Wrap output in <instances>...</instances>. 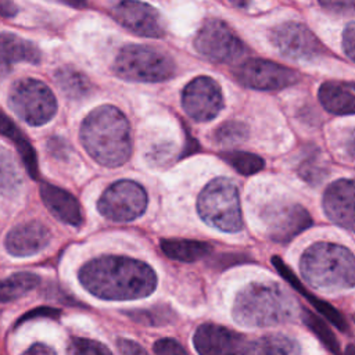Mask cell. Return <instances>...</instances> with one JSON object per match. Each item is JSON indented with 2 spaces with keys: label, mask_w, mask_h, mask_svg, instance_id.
I'll list each match as a JSON object with an SVG mask.
<instances>
[{
  "label": "cell",
  "mask_w": 355,
  "mask_h": 355,
  "mask_svg": "<svg viewBox=\"0 0 355 355\" xmlns=\"http://www.w3.org/2000/svg\"><path fill=\"white\" fill-rule=\"evenodd\" d=\"M79 282L94 297L126 301L150 295L157 286V275L150 265L141 261L104 255L80 268Z\"/></svg>",
  "instance_id": "cell-1"
},
{
  "label": "cell",
  "mask_w": 355,
  "mask_h": 355,
  "mask_svg": "<svg viewBox=\"0 0 355 355\" xmlns=\"http://www.w3.org/2000/svg\"><path fill=\"white\" fill-rule=\"evenodd\" d=\"M80 141L89 155L110 168L125 164L132 154L130 126L119 108H94L80 125Z\"/></svg>",
  "instance_id": "cell-2"
},
{
  "label": "cell",
  "mask_w": 355,
  "mask_h": 355,
  "mask_svg": "<svg viewBox=\"0 0 355 355\" xmlns=\"http://www.w3.org/2000/svg\"><path fill=\"white\" fill-rule=\"evenodd\" d=\"M300 316V305L280 284L251 283L234 300L233 318L247 327H270L293 322Z\"/></svg>",
  "instance_id": "cell-3"
},
{
  "label": "cell",
  "mask_w": 355,
  "mask_h": 355,
  "mask_svg": "<svg viewBox=\"0 0 355 355\" xmlns=\"http://www.w3.org/2000/svg\"><path fill=\"white\" fill-rule=\"evenodd\" d=\"M300 269L302 277L315 288L333 291L354 287L355 259L347 247L316 243L304 251Z\"/></svg>",
  "instance_id": "cell-4"
},
{
  "label": "cell",
  "mask_w": 355,
  "mask_h": 355,
  "mask_svg": "<svg viewBox=\"0 0 355 355\" xmlns=\"http://www.w3.org/2000/svg\"><path fill=\"white\" fill-rule=\"evenodd\" d=\"M114 72L130 82L154 83L171 79L176 72L172 57L147 44L123 46L112 65Z\"/></svg>",
  "instance_id": "cell-5"
},
{
  "label": "cell",
  "mask_w": 355,
  "mask_h": 355,
  "mask_svg": "<svg viewBox=\"0 0 355 355\" xmlns=\"http://www.w3.org/2000/svg\"><path fill=\"white\" fill-rule=\"evenodd\" d=\"M197 209L205 223L222 232L234 233L243 227L239 190L230 179L211 180L198 196Z\"/></svg>",
  "instance_id": "cell-6"
},
{
  "label": "cell",
  "mask_w": 355,
  "mask_h": 355,
  "mask_svg": "<svg viewBox=\"0 0 355 355\" xmlns=\"http://www.w3.org/2000/svg\"><path fill=\"white\" fill-rule=\"evenodd\" d=\"M8 104L22 121L32 126L49 122L57 111L53 92L42 80L33 78H24L12 85Z\"/></svg>",
  "instance_id": "cell-7"
},
{
  "label": "cell",
  "mask_w": 355,
  "mask_h": 355,
  "mask_svg": "<svg viewBox=\"0 0 355 355\" xmlns=\"http://www.w3.org/2000/svg\"><path fill=\"white\" fill-rule=\"evenodd\" d=\"M196 50L214 62H233L240 60L247 47L236 32L218 18L204 21L194 37Z\"/></svg>",
  "instance_id": "cell-8"
},
{
  "label": "cell",
  "mask_w": 355,
  "mask_h": 355,
  "mask_svg": "<svg viewBox=\"0 0 355 355\" xmlns=\"http://www.w3.org/2000/svg\"><path fill=\"white\" fill-rule=\"evenodd\" d=\"M146 207V190L128 179L112 183L97 202L100 214L114 222H130L143 215Z\"/></svg>",
  "instance_id": "cell-9"
},
{
  "label": "cell",
  "mask_w": 355,
  "mask_h": 355,
  "mask_svg": "<svg viewBox=\"0 0 355 355\" xmlns=\"http://www.w3.org/2000/svg\"><path fill=\"white\" fill-rule=\"evenodd\" d=\"M234 78L240 85L257 90H280L300 80L297 71L261 58L241 62L234 69Z\"/></svg>",
  "instance_id": "cell-10"
},
{
  "label": "cell",
  "mask_w": 355,
  "mask_h": 355,
  "mask_svg": "<svg viewBox=\"0 0 355 355\" xmlns=\"http://www.w3.org/2000/svg\"><path fill=\"white\" fill-rule=\"evenodd\" d=\"M270 42L279 53L291 60L309 61L324 53V46L315 33L306 25L295 21L275 26L270 32Z\"/></svg>",
  "instance_id": "cell-11"
},
{
  "label": "cell",
  "mask_w": 355,
  "mask_h": 355,
  "mask_svg": "<svg viewBox=\"0 0 355 355\" xmlns=\"http://www.w3.org/2000/svg\"><path fill=\"white\" fill-rule=\"evenodd\" d=\"M112 18L135 35L162 37L165 22L157 8L140 0H118L111 7Z\"/></svg>",
  "instance_id": "cell-12"
},
{
  "label": "cell",
  "mask_w": 355,
  "mask_h": 355,
  "mask_svg": "<svg viewBox=\"0 0 355 355\" xmlns=\"http://www.w3.org/2000/svg\"><path fill=\"white\" fill-rule=\"evenodd\" d=\"M182 105L191 119L211 121L223 108L222 89L212 78L197 76L183 89Z\"/></svg>",
  "instance_id": "cell-13"
},
{
  "label": "cell",
  "mask_w": 355,
  "mask_h": 355,
  "mask_svg": "<svg viewBox=\"0 0 355 355\" xmlns=\"http://www.w3.org/2000/svg\"><path fill=\"white\" fill-rule=\"evenodd\" d=\"M262 216L269 237L276 243H288L312 225L309 212L295 202H273Z\"/></svg>",
  "instance_id": "cell-14"
},
{
  "label": "cell",
  "mask_w": 355,
  "mask_h": 355,
  "mask_svg": "<svg viewBox=\"0 0 355 355\" xmlns=\"http://www.w3.org/2000/svg\"><path fill=\"white\" fill-rule=\"evenodd\" d=\"M194 347L204 355H222V354H247L248 341L244 336L227 327L204 323L193 337Z\"/></svg>",
  "instance_id": "cell-15"
},
{
  "label": "cell",
  "mask_w": 355,
  "mask_h": 355,
  "mask_svg": "<svg viewBox=\"0 0 355 355\" xmlns=\"http://www.w3.org/2000/svg\"><path fill=\"white\" fill-rule=\"evenodd\" d=\"M323 209L333 223L354 232V180L340 179L331 183L323 196Z\"/></svg>",
  "instance_id": "cell-16"
},
{
  "label": "cell",
  "mask_w": 355,
  "mask_h": 355,
  "mask_svg": "<svg viewBox=\"0 0 355 355\" xmlns=\"http://www.w3.org/2000/svg\"><path fill=\"white\" fill-rule=\"evenodd\" d=\"M51 234L46 225L32 220L14 229L6 237V248L15 257H29L42 251L50 243Z\"/></svg>",
  "instance_id": "cell-17"
},
{
  "label": "cell",
  "mask_w": 355,
  "mask_h": 355,
  "mask_svg": "<svg viewBox=\"0 0 355 355\" xmlns=\"http://www.w3.org/2000/svg\"><path fill=\"white\" fill-rule=\"evenodd\" d=\"M40 197L46 208L58 220L71 226H79L83 222L82 208L69 191L50 183H42Z\"/></svg>",
  "instance_id": "cell-18"
},
{
  "label": "cell",
  "mask_w": 355,
  "mask_h": 355,
  "mask_svg": "<svg viewBox=\"0 0 355 355\" xmlns=\"http://www.w3.org/2000/svg\"><path fill=\"white\" fill-rule=\"evenodd\" d=\"M318 96L323 108L329 112L351 115L355 111V89L352 82H326L320 86Z\"/></svg>",
  "instance_id": "cell-19"
},
{
  "label": "cell",
  "mask_w": 355,
  "mask_h": 355,
  "mask_svg": "<svg viewBox=\"0 0 355 355\" xmlns=\"http://www.w3.org/2000/svg\"><path fill=\"white\" fill-rule=\"evenodd\" d=\"M0 58L6 62H29L39 64L42 53L37 46L18 35L10 32L0 33Z\"/></svg>",
  "instance_id": "cell-20"
},
{
  "label": "cell",
  "mask_w": 355,
  "mask_h": 355,
  "mask_svg": "<svg viewBox=\"0 0 355 355\" xmlns=\"http://www.w3.org/2000/svg\"><path fill=\"white\" fill-rule=\"evenodd\" d=\"M0 135L7 136L10 140L14 141L28 173L31 175L32 179H37L39 166H37L36 153L32 144L28 141V139L24 136L19 128L1 110H0Z\"/></svg>",
  "instance_id": "cell-21"
},
{
  "label": "cell",
  "mask_w": 355,
  "mask_h": 355,
  "mask_svg": "<svg viewBox=\"0 0 355 355\" xmlns=\"http://www.w3.org/2000/svg\"><path fill=\"white\" fill-rule=\"evenodd\" d=\"M159 245L168 258L180 262L198 261L212 251L208 243L187 239H162Z\"/></svg>",
  "instance_id": "cell-22"
},
{
  "label": "cell",
  "mask_w": 355,
  "mask_h": 355,
  "mask_svg": "<svg viewBox=\"0 0 355 355\" xmlns=\"http://www.w3.org/2000/svg\"><path fill=\"white\" fill-rule=\"evenodd\" d=\"M272 262H273L275 268L282 273V276H284V279H286L287 282H290L298 291H301L305 297H308V300L315 305V308H316L331 324H334L340 331H347V330H348V324H347L344 316H343L336 308H333L330 304H327V302L319 300V298L315 297L313 294L306 293V290H305L304 286L300 283V280L297 279V276L291 272V269H288V268L282 262V259H279V258L275 257V258H272Z\"/></svg>",
  "instance_id": "cell-23"
},
{
  "label": "cell",
  "mask_w": 355,
  "mask_h": 355,
  "mask_svg": "<svg viewBox=\"0 0 355 355\" xmlns=\"http://www.w3.org/2000/svg\"><path fill=\"white\" fill-rule=\"evenodd\" d=\"M55 83L61 92L73 100L86 97L92 90L89 78L72 67H61L54 73Z\"/></svg>",
  "instance_id": "cell-24"
},
{
  "label": "cell",
  "mask_w": 355,
  "mask_h": 355,
  "mask_svg": "<svg viewBox=\"0 0 355 355\" xmlns=\"http://www.w3.org/2000/svg\"><path fill=\"white\" fill-rule=\"evenodd\" d=\"M40 283V277L35 273L19 272L0 280V302L17 300Z\"/></svg>",
  "instance_id": "cell-25"
},
{
  "label": "cell",
  "mask_w": 355,
  "mask_h": 355,
  "mask_svg": "<svg viewBox=\"0 0 355 355\" xmlns=\"http://www.w3.org/2000/svg\"><path fill=\"white\" fill-rule=\"evenodd\" d=\"M21 184L22 176L14 155L10 150L0 147V194H15Z\"/></svg>",
  "instance_id": "cell-26"
},
{
  "label": "cell",
  "mask_w": 355,
  "mask_h": 355,
  "mask_svg": "<svg viewBox=\"0 0 355 355\" xmlns=\"http://www.w3.org/2000/svg\"><path fill=\"white\" fill-rule=\"evenodd\" d=\"M300 347L295 341L286 336L280 334H272V336H263L252 343H248L247 354H298Z\"/></svg>",
  "instance_id": "cell-27"
},
{
  "label": "cell",
  "mask_w": 355,
  "mask_h": 355,
  "mask_svg": "<svg viewBox=\"0 0 355 355\" xmlns=\"http://www.w3.org/2000/svg\"><path fill=\"white\" fill-rule=\"evenodd\" d=\"M220 158L225 159L240 175L245 176L254 175L263 168V159L259 155L247 151H223Z\"/></svg>",
  "instance_id": "cell-28"
},
{
  "label": "cell",
  "mask_w": 355,
  "mask_h": 355,
  "mask_svg": "<svg viewBox=\"0 0 355 355\" xmlns=\"http://www.w3.org/2000/svg\"><path fill=\"white\" fill-rule=\"evenodd\" d=\"M302 322L316 334V337L322 341V344L333 354H340V345L337 338L334 337L333 331L329 329V326L315 313H312L308 309H302L300 312Z\"/></svg>",
  "instance_id": "cell-29"
},
{
  "label": "cell",
  "mask_w": 355,
  "mask_h": 355,
  "mask_svg": "<svg viewBox=\"0 0 355 355\" xmlns=\"http://www.w3.org/2000/svg\"><path fill=\"white\" fill-rule=\"evenodd\" d=\"M128 316L135 322L147 326H162L172 323V320L175 319L173 311L166 305H157L146 309H135L132 312H128Z\"/></svg>",
  "instance_id": "cell-30"
},
{
  "label": "cell",
  "mask_w": 355,
  "mask_h": 355,
  "mask_svg": "<svg viewBox=\"0 0 355 355\" xmlns=\"http://www.w3.org/2000/svg\"><path fill=\"white\" fill-rule=\"evenodd\" d=\"M248 126L240 121H227L222 123L214 135V139L220 146H237L247 140Z\"/></svg>",
  "instance_id": "cell-31"
},
{
  "label": "cell",
  "mask_w": 355,
  "mask_h": 355,
  "mask_svg": "<svg viewBox=\"0 0 355 355\" xmlns=\"http://www.w3.org/2000/svg\"><path fill=\"white\" fill-rule=\"evenodd\" d=\"M68 352L75 354V355H92V354L101 355V354H110L111 351L104 344L97 343L94 340L73 337L69 341Z\"/></svg>",
  "instance_id": "cell-32"
},
{
  "label": "cell",
  "mask_w": 355,
  "mask_h": 355,
  "mask_svg": "<svg viewBox=\"0 0 355 355\" xmlns=\"http://www.w3.org/2000/svg\"><path fill=\"white\" fill-rule=\"evenodd\" d=\"M155 354L168 355V354H186V349L173 338H161L154 343L153 347Z\"/></svg>",
  "instance_id": "cell-33"
},
{
  "label": "cell",
  "mask_w": 355,
  "mask_h": 355,
  "mask_svg": "<svg viewBox=\"0 0 355 355\" xmlns=\"http://www.w3.org/2000/svg\"><path fill=\"white\" fill-rule=\"evenodd\" d=\"M354 39H355V25L351 21L347 24L343 32V50L349 60H354V53H355Z\"/></svg>",
  "instance_id": "cell-34"
},
{
  "label": "cell",
  "mask_w": 355,
  "mask_h": 355,
  "mask_svg": "<svg viewBox=\"0 0 355 355\" xmlns=\"http://www.w3.org/2000/svg\"><path fill=\"white\" fill-rule=\"evenodd\" d=\"M319 4L331 12H348L354 8V0H319Z\"/></svg>",
  "instance_id": "cell-35"
},
{
  "label": "cell",
  "mask_w": 355,
  "mask_h": 355,
  "mask_svg": "<svg viewBox=\"0 0 355 355\" xmlns=\"http://www.w3.org/2000/svg\"><path fill=\"white\" fill-rule=\"evenodd\" d=\"M118 351L126 355H136V354H146V348H143L139 343L126 340V338H119L116 341Z\"/></svg>",
  "instance_id": "cell-36"
},
{
  "label": "cell",
  "mask_w": 355,
  "mask_h": 355,
  "mask_svg": "<svg viewBox=\"0 0 355 355\" xmlns=\"http://www.w3.org/2000/svg\"><path fill=\"white\" fill-rule=\"evenodd\" d=\"M60 315V311L58 309H54V308H49V306H42V308H36V309H32L31 312L25 313L19 320H18V324H21L22 322L28 320V319H32V318H37V316H47V318H58Z\"/></svg>",
  "instance_id": "cell-37"
},
{
  "label": "cell",
  "mask_w": 355,
  "mask_h": 355,
  "mask_svg": "<svg viewBox=\"0 0 355 355\" xmlns=\"http://www.w3.org/2000/svg\"><path fill=\"white\" fill-rule=\"evenodd\" d=\"M18 12V7L12 0H0V15L4 18H12Z\"/></svg>",
  "instance_id": "cell-38"
},
{
  "label": "cell",
  "mask_w": 355,
  "mask_h": 355,
  "mask_svg": "<svg viewBox=\"0 0 355 355\" xmlns=\"http://www.w3.org/2000/svg\"><path fill=\"white\" fill-rule=\"evenodd\" d=\"M55 351L50 347H47L46 344H33L31 348H28L25 351V354H35V355H39V354H44V355H49V354H54Z\"/></svg>",
  "instance_id": "cell-39"
},
{
  "label": "cell",
  "mask_w": 355,
  "mask_h": 355,
  "mask_svg": "<svg viewBox=\"0 0 355 355\" xmlns=\"http://www.w3.org/2000/svg\"><path fill=\"white\" fill-rule=\"evenodd\" d=\"M57 1L64 3V4H67L69 7H73V8H83L87 4L86 0H57Z\"/></svg>",
  "instance_id": "cell-40"
},
{
  "label": "cell",
  "mask_w": 355,
  "mask_h": 355,
  "mask_svg": "<svg viewBox=\"0 0 355 355\" xmlns=\"http://www.w3.org/2000/svg\"><path fill=\"white\" fill-rule=\"evenodd\" d=\"M250 1H251V0H229V3H230L232 6L239 7V8H245V7H248Z\"/></svg>",
  "instance_id": "cell-41"
},
{
  "label": "cell",
  "mask_w": 355,
  "mask_h": 355,
  "mask_svg": "<svg viewBox=\"0 0 355 355\" xmlns=\"http://www.w3.org/2000/svg\"><path fill=\"white\" fill-rule=\"evenodd\" d=\"M8 71H10V64L6 62L3 58H0V78L7 75Z\"/></svg>",
  "instance_id": "cell-42"
}]
</instances>
